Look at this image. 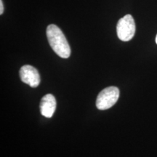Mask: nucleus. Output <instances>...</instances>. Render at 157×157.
Wrapping results in <instances>:
<instances>
[{
    "mask_svg": "<svg viewBox=\"0 0 157 157\" xmlns=\"http://www.w3.org/2000/svg\"><path fill=\"white\" fill-rule=\"evenodd\" d=\"M135 23L131 15H126L118 21L117 26V36L123 42L131 40L135 34Z\"/></svg>",
    "mask_w": 157,
    "mask_h": 157,
    "instance_id": "2",
    "label": "nucleus"
},
{
    "mask_svg": "<svg viewBox=\"0 0 157 157\" xmlns=\"http://www.w3.org/2000/svg\"><path fill=\"white\" fill-rule=\"evenodd\" d=\"M20 76L23 82L33 88L37 87L40 83V76L38 71L30 65H25L21 67Z\"/></svg>",
    "mask_w": 157,
    "mask_h": 157,
    "instance_id": "4",
    "label": "nucleus"
},
{
    "mask_svg": "<svg viewBox=\"0 0 157 157\" xmlns=\"http://www.w3.org/2000/svg\"><path fill=\"white\" fill-rule=\"evenodd\" d=\"M4 13V6L2 0H0V15H2Z\"/></svg>",
    "mask_w": 157,
    "mask_h": 157,
    "instance_id": "6",
    "label": "nucleus"
},
{
    "mask_svg": "<svg viewBox=\"0 0 157 157\" xmlns=\"http://www.w3.org/2000/svg\"><path fill=\"white\" fill-rule=\"evenodd\" d=\"M49 44L56 53L62 58H68L71 56V48L67 39L58 26L49 25L46 31Z\"/></svg>",
    "mask_w": 157,
    "mask_h": 157,
    "instance_id": "1",
    "label": "nucleus"
},
{
    "mask_svg": "<svg viewBox=\"0 0 157 157\" xmlns=\"http://www.w3.org/2000/svg\"><path fill=\"white\" fill-rule=\"evenodd\" d=\"M156 43L157 44V35H156Z\"/></svg>",
    "mask_w": 157,
    "mask_h": 157,
    "instance_id": "7",
    "label": "nucleus"
},
{
    "mask_svg": "<svg viewBox=\"0 0 157 157\" xmlns=\"http://www.w3.org/2000/svg\"><path fill=\"white\" fill-rule=\"evenodd\" d=\"M119 98V90L117 87H109L102 90L96 100L99 110H106L113 106Z\"/></svg>",
    "mask_w": 157,
    "mask_h": 157,
    "instance_id": "3",
    "label": "nucleus"
},
{
    "mask_svg": "<svg viewBox=\"0 0 157 157\" xmlns=\"http://www.w3.org/2000/svg\"><path fill=\"white\" fill-rule=\"evenodd\" d=\"M56 109V100L52 94H48L42 98L40 103V111L42 116L51 118Z\"/></svg>",
    "mask_w": 157,
    "mask_h": 157,
    "instance_id": "5",
    "label": "nucleus"
}]
</instances>
